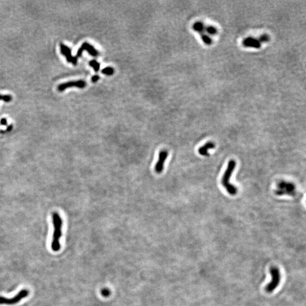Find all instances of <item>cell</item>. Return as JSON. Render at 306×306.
Returning a JSON list of instances; mask_svg holds the SVG:
<instances>
[{
  "instance_id": "obj_1",
  "label": "cell",
  "mask_w": 306,
  "mask_h": 306,
  "mask_svg": "<svg viewBox=\"0 0 306 306\" xmlns=\"http://www.w3.org/2000/svg\"><path fill=\"white\" fill-rule=\"evenodd\" d=\"M53 224L54 226V232L51 244V248L53 251L57 252L60 249V239L62 236V220L60 215L57 212L52 214Z\"/></svg>"
},
{
  "instance_id": "obj_2",
  "label": "cell",
  "mask_w": 306,
  "mask_h": 306,
  "mask_svg": "<svg viewBox=\"0 0 306 306\" xmlns=\"http://www.w3.org/2000/svg\"><path fill=\"white\" fill-rule=\"evenodd\" d=\"M236 164V163L235 160H231L230 161L222 179V184L224 187L230 195L232 196H234L238 192V189L236 186L231 184L230 182L231 176L235 169Z\"/></svg>"
},
{
  "instance_id": "obj_3",
  "label": "cell",
  "mask_w": 306,
  "mask_h": 306,
  "mask_svg": "<svg viewBox=\"0 0 306 306\" xmlns=\"http://www.w3.org/2000/svg\"><path fill=\"white\" fill-rule=\"evenodd\" d=\"M29 294L28 290L23 289L20 291L14 297L12 298H6L3 296H0V305H13L18 303L22 299L27 297Z\"/></svg>"
},
{
  "instance_id": "obj_4",
  "label": "cell",
  "mask_w": 306,
  "mask_h": 306,
  "mask_svg": "<svg viewBox=\"0 0 306 306\" xmlns=\"http://www.w3.org/2000/svg\"><path fill=\"white\" fill-rule=\"evenodd\" d=\"M270 273L272 277V281L267 286L266 290L268 293H272L279 286L280 282L281 276L279 269L276 267H272L270 269Z\"/></svg>"
},
{
  "instance_id": "obj_5",
  "label": "cell",
  "mask_w": 306,
  "mask_h": 306,
  "mask_svg": "<svg viewBox=\"0 0 306 306\" xmlns=\"http://www.w3.org/2000/svg\"><path fill=\"white\" fill-rule=\"evenodd\" d=\"M169 153L167 150H161L159 154L158 160L155 166V171L157 174H161L164 169L165 161L167 158Z\"/></svg>"
},
{
  "instance_id": "obj_6",
  "label": "cell",
  "mask_w": 306,
  "mask_h": 306,
  "mask_svg": "<svg viewBox=\"0 0 306 306\" xmlns=\"http://www.w3.org/2000/svg\"><path fill=\"white\" fill-rule=\"evenodd\" d=\"M86 86V83L83 80H78L75 81H71L64 83L60 84L58 86V90L60 91H63L68 88H83Z\"/></svg>"
},
{
  "instance_id": "obj_7",
  "label": "cell",
  "mask_w": 306,
  "mask_h": 306,
  "mask_svg": "<svg viewBox=\"0 0 306 306\" xmlns=\"http://www.w3.org/2000/svg\"><path fill=\"white\" fill-rule=\"evenodd\" d=\"M84 51H86L90 55L93 57H97L99 55L98 51L95 49L93 45H91V44L88 43L87 42H85L84 43H83L81 48L78 50L76 53V58L81 57L82 53Z\"/></svg>"
},
{
  "instance_id": "obj_8",
  "label": "cell",
  "mask_w": 306,
  "mask_h": 306,
  "mask_svg": "<svg viewBox=\"0 0 306 306\" xmlns=\"http://www.w3.org/2000/svg\"><path fill=\"white\" fill-rule=\"evenodd\" d=\"M60 47L61 53L65 57L67 61L68 62H71L74 65H76L77 64V58L76 57L72 56L71 49L68 46L62 43H61Z\"/></svg>"
},
{
  "instance_id": "obj_9",
  "label": "cell",
  "mask_w": 306,
  "mask_h": 306,
  "mask_svg": "<svg viewBox=\"0 0 306 306\" xmlns=\"http://www.w3.org/2000/svg\"><path fill=\"white\" fill-rule=\"evenodd\" d=\"M243 44L246 47L253 48L256 49H259L261 47V42L259 39L253 38L251 37L245 39L243 42Z\"/></svg>"
},
{
  "instance_id": "obj_10",
  "label": "cell",
  "mask_w": 306,
  "mask_h": 306,
  "mask_svg": "<svg viewBox=\"0 0 306 306\" xmlns=\"http://www.w3.org/2000/svg\"><path fill=\"white\" fill-rule=\"evenodd\" d=\"M215 148V145L213 142H209L205 143L203 146H201L198 150V153L203 156H208L209 154L208 153L209 149H212Z\"/></svg>"
},
{
  "instance_id": "obj_11",
  "label": "cell",
  "mask_w": 306,
  "mask_h": 306,
  "mask_svg": "<svg viewBox=\"0 0 306 306\" xmlns=\"http://www.w3.org/2000/svg\"><path fill=\"white\" fill-rule=\"evenodd\" d=\"M205 25L202 22H197L193 24L192 28L195 31L199 33L201 37V36L206 35V33H206L205 31Z\"/></svg>"
},
{
  "instance_id": "obj_12",
  "label": "cell",
  "mask_w": 306,
  "mask_h": 306,
  "mask_svg": "<svg viewBox=\"0 0 306 306\" xmlns=\"http://www.w3.org/2000/svg\"><path fill=\"white\" fill-rule=\"evenodd\" d=\"M279 188L282 193H290L294 189V186L290 183H282L280 184Z\"/></svg>"
},
{
  "instance_id": "obj_13",
  "label": "cell",
  "mask_w": 306,
  "mask_h": 306,
  "mask_svg": "<svg viewBox=\"0 0 306 306\" xmlns=\"http://www.w3.org/2000/svg\"><path fill=\"white\" fill-rule=\"evenodd\" d=\"M205 33H208V34L210 35H215L218 33V30L216 28L212 26H205Z\"/></svg>"
},
{
  "instance_id": "obj_14",
  "label": "cell",
  "mask_w": 306,
  "mask_h": 306,
  "mask_svg": "<svg viewBox=\"0 0 306 306\" xmlns=\"http://www.w3.org/2000/svg\"><path fill=\"white\" fill-rule=\"evenodd\" d=\"M89 65L91 66L94 70V71L98 72L100 69V64L97 61L93 60L89 62Z\"/></svg>"
},
{
  "instance_id": "obj_15",
  "label": "cell",
  "mask_w": 306,
  "mask_h": 306,
  "mask_svg": "<svg viewBox=\"0 0 306 306\" xmlns=\"http://www.w3.org/2000/svg\"><path fill=\"white\" fill-rule=\"evenodd\" d=\"M114 69L112 67H106L102 69V73L107 76H111L114 73Z\"/></svg>"
},
{
  "instance_id": "obj_16",
  "label": "cell",
  "mask_w": 306,
  "mask_h": 306,
  "mask_svg": "<svg viewBox=\"0 0 306 306\" xmlns=\"http://www.w3.org/2000/svg\"><path fill=\"white\" fill-rule=\"evenodd\" d=\"M0 100H2L5 102H10L12 100V97L10 95L0 94Z\"/></svg>"
},
{
  "instance_id": "obj_17",
  "label": "cell",
  "mask_w": 306,
  "mask_h": 306,
  "mask_svg": "<svg viewBox=\"0 0 306 306\" xmlns=\"http://www.w3.org/2000/svg\"><path fill=\"white\" fill-rule=\"evenodd\" d=\"M269 36H268V35H266V34H264V35H261L260 38H259V40H260V42L262 43H265V42H268V41L269 40Z\"/></svg>"
},
{
  "instance_id": "obj_18",
  "label": "cell",
  "mask_w": 306,
  "mask_h": 306,
  "mask_svg": "<svg viewBox=\"0 0 306 306\" xmlns=\"http://www.w3.org/2000/svg\"><path fill=\"white\" fill-rule=\"evenodd\" d=\"M110 294V291L108 289H104L102 290V295L104 296H108Z\"/></svg>"
},
{
  "instance_id": "obj_19",
  "label": "cell",
  "mask_w": 306,
  "mask_h": 306,
  "mask_svg": "<svg viewBox=\"0 0 306 306\" xmlns=\"http://www.w3.org/2000/svg\"><path fill=\"white\" fill-rule=\"evenodd\" d=\"M99 79H100V76H98V75H95V76H92L91 81H92V82L95 83V82H97Z\"/></svg>"
},
{
  "instance_id": "obj_20",
  "label": "cell",
  "mask_w": 306,
  "mask_h": 306,
  "mask_svg": "<svg viewBox=\"0 0 306 306\" xmlns=\"http://www.w3.org/2000/svg\"><path fill=\"white\" fill-rule=\"evenodd\" d=\"M0 124L2 125V126H7V121L6 120V119H5V118L2 119L1 120V121H0Z\"/></svg>"
}]
</instances>
